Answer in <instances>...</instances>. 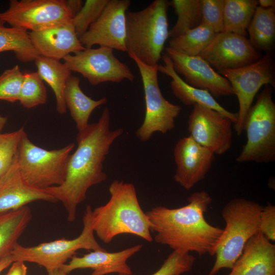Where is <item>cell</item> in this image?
Instances as JSON below:
<instances>
[{
  "label": "cell",
  "instance_id": "1",
  "mask_svg": "<svg viewBox=\"0 0 275 275\" xmlns=\"http://www.w3.org/2000/svg\"><path fill=\"white\" fill-rule=\"evenodd\" d=\"M109 109L105 107L97 122L78 131L77 147L70 154L64 181L45 189L62 202L67 221L76 219L78 205L85 200L88 189L105 181L103 163L114 142L123 132L122 128L110 129Z\"/></svg>",
  "mask_w": 275,
  "mask_h": 275
},
{
  "label": "cell",
  "instance_id": "2",
  "mask_svg": "<svg viewBox=\"0 0 275 275\" xmlns=\"http://www.w3.org/2000/svg\"><path fill=\"white\" fill-rule=\"evenodd\" d=\"M187 201L181 207L158 206L146 212L154 240L173 251L214 256L224 230L205 218L212 199L208 193L200 191L193 193Z\"/></svg>",
  "mask_w": 275,
  "mask_h": 275
},
{
  "label": "cell",
  "instance_id": "3",
  "mask_svg": "<svg viewBox=\"0 0 275 275\" xmlns=\"http://www.w3.org/2000/svg\"><path fill=\"white\" fill-rule=\"evenodd\" d=\"M108 191V201L92 211V226L97 237L106 244L123 234L152 241L151 224L140 205L134 185L115 180L109 185Z\"/></svg>",
  "mask_w": 275,
  "mask_h": 275
},
{
  "label": "cell",
  "instance_id": "4",
  "mask_svg": "<svg viewBox=\"0 0 275 275\" xmlns=\"http://www.w3.org/2000/svg\"><path fill=\"white\" fill-rule=\"evenodd\" d=\"M169 6L168 1L155 0L142 10L126 12V52L148 66L158 65L169 38Z\"/></svg>",
  "mask_w": 275,
  "mask_h": 275
},
{
  "label": "cell",
  "instance_id": "5",
  "mask_svg": "<svg viewBox=\"0 0 275 275\" xmlns=\"http://www.w3.org/2000/svg\"><path fill=\"white\" fill-rule=\"evenodd\" d=\"M263 207L244 198H235L223 208L226 227L215 251V261L207 275H216L223 268L232 269L249 240L260 231Z\"/></svg>",
  "mask_w": 275,
  "mask_h": 275
},
{
  "label": "cell",
  "instance_id": "6",
  "mask_svg": "<svg viewBox=\"0 0 275 275\" xmlns=\"http://www.w3.org/2000/svg\"><path fill=\"white\" fill-rule=\"evenodd\" d=\"M274 89L265 85L250 108L243 130L247 141L236 160L239 162L268 163L275 160V104Z\"/></svg>",
  "mask_w": 275,
  "mask_h": 275
},
{
  "label": "cell",
  "instance_id": "7",
  "mask_svg": "<svg viewBox=\"0 0 275 275\" xmlns=\"http://www.w3.org/2000/svg\"><path fill=\"white\" fill-rule=\"evenodd\" d=\"M74 147L71 143L61 149L46 150L33 144L25 132L15 157L22 178L40 189L61 185L65 179L69 157Z\"/></svg>",
  "mask_w": 275,
  "mask_h": 275
},
{
  "label": "cell",
  "instance_id": "8",
  "mask_svg": "<svg viewBox=\"0 0 275 275\" xmlns=\"http://www.w3.org/2000/svg\"><path fill=\"white\" fill-rule=\"evenodd\" d=\"M92 208L87 205L82 218L81 233L72 239H59L33 246L17 243L11 252L13 262L21 261L43 266L47 273L59 269L79 250H103L97 241L91 222Z\"/></svg>",
  "mask_w": 275,
  "mask_h": 275
},
{
  "label": "cell",
  "instance_id": "9",
  "mask_svg": "<svg viewBox=\"0 0 275 275\" xmlns=\"http://www.w3.org/2000/svg\"><path fill=\"white\" fill-rule=\"evenodd\" d=\"M128 55L137 65L143 85L145 115L136 135L141 141L145 142L156 132L166 133L173 129L181 107L170 102L162 95L158 80V65L148 66L133 55Z\"/></svg>",
  "mask_w": 275,
  "mask_h": 275
},
{
  "label": "cell",
  "instance_id": "10",
  "mask_svg": "<svg viewBox=\"0 0 275 275\" xmlns=\"http://www.w3.org/2000/svg\"><path fill=\"white\" fill-rule=\"evenodd\" d=\"M74 15L65 0H11L0 20L12 27L39 31L71 22Z\"/></svg>",
  "mask_w": 275,
  "mask_h": 275
},
{
  "label": "cell",
  "instance_id": "11",
  "mask_svg": "<svg viewBox=\"0 0 275 275\" xmlns=\"http://www.w3.org/2000/svg\"><path fill=\"white\" fill-rule=\"evenodd\" d=\"M275 66L273 52L266 54L257 62L237 69L218 72L230 82L234 95L238 99L239 111L234 125L236 133L243 131L247 114L257 93L263 86L269 85L274 88Z\"/></svg>",
  "mask_w": 275,
  "mask_h": 275
},
{
  "label": "cell",
  "instance_id": "12",
  "mask_svg": "<svg viewBox=\"0 0 275 275\" xmlns=\"http://www.w3.org/2000/svg\"><path fill=\"white\" fill-rule=\"evenodd\" d=\"M63 60L71 72L80 73L93 86L104 82L118 83L125 79L132 82L135 78L129 67L116 57L111 48H85Z\"/></svg>",
  "mask_w": 275,
  "mask_h": 275
},
{
  "label": "cell",
  "instance_id": "13",
  "mask_svg": "<svg viewBox=\"0 0 275 275\" xmlns=\"http://www.w3.org/2000/svg\"><path fill=\"white\" fill-rule=\"evenodd\" d=\"M233 122L227 117L212 109L195 105L188 120V131L196 142L221 155L231 148Z\"/></svg>",
  "mask_w": 275,
  "mask_h": 275
},
{
  "label": "cell",
  "instance_id": "14",
  "mask_svg": "<svg viewBox=\"0 0 275 275\" xmlns=\"http://www.w3.org/2000/svg\"><path fill=\"white\" fill-rule=\"evenodd\" d=\"M129 0H108L99 17L79 38L85 48L93 45L126 52V14Z\"/></svg>",
  "mask_w": 275,
  "mask_h": 275
},
{
  "label": "cell",
  "instance_id": "15",
  "mask_svg": "<svg viewBox=\"0 0 275 275\" xmlns=\"http://www.w3.org/2000/svg\"><path fill=\"white\" fill-rule=\"evenodd\" d=\"M200 56L218 72L243 67L262 57L246 37L226 32L216 34Z\"/></svg>",
  "mask_w": 275,
  "mask_h": 275
},
{
  "label": "cell",
  "instance_id": "16",
  "mask_svg": "<svg viewBox=\"0 0 275 275\" xmlns=\"http://www.w3.org/2000/svg\"><path fill=\"white\" fill-rule=\"evenodd\" d=\"M166 53L171 59L176 72L182 75L184 81L189 85L207 90L217 98L234 95L229 80L201 56H188L169 47H166Z\"/></svg>",
  "mask_w": 275,
  "mask_h": 275
},
{
  "label": "cell",
  "instance_id": "17",
  "mask_svg": "<svg viewBox=\"0 0 275 275\" xmlns=\"http://www.w3.org/2000/svg\"><path fill=\"white\" fill-rule=\"evenodd\" d=\"M174 157L177 166L174 180L188 190L205 179L211 168L214 154L188 136L177 142Z\"/></svg>",
  "mask_w": 275,
  "mask_h": 275
},
{
  "label": "cell",
  "instance_id": "18",
  "mask_svg": "<svg viewBox=\"0 0 275 275\" xmlns=\"http://www.w3.org/2000/svg\"><path fill=\"white\" fill-rule=\"evenodd\" d=\"M142 247V244H139L115 252H108L105 250L92 251L82 257L73 256L68 264H64L60 269L66 274L75 269L91 268L93 271L90 275L113 273L131 275L133 272L127 261Z\"/></svg>",
  "mask_w": 275,
  "mask_h": 275
},
{
  "label": "cell",
  "instance_id": "19",
  "mask_svg": "<svg viewBox=\"0 0 275 275\" xmlns=\"http://www.w3.org/2000/svg\"><path fill=\"white\" fill-rule=\"evenodd\" d=\"M38 200L58 202L45 189L34 187L23 180L15 158L9 170L0 177V214L19 209Z\"/></svg>",
  "mask_w": 275,
  "mask_h": 275
},
{
  "label": "cell",
  "instance_id": "20",
  "mask_svg": "<svg viewBox=\"0 0 275 275\" xmlns=\"http://www.w3.org/2000/svg\"><path fill=\"white\" fill-rule=\"evenodd\" d=\"M29 34L39 54L47 58L60 60L85 49L71 22Z\"/></svg>",
  "mask_w": 275,
  "mask_h": 275
},
{
  "label": "cell",
  "instance_id": "21",
  "mask_svg": "<svg viewBox=\"0 0 275 275\" xmlns=\"http://www.w3.org/2000/svg\"><path fill=\"white\" fill-rule=\"evenodd\" d=\"M228 275H275V245L259 231L246 242Z\"/></svg>",
  "mask_w": 275,
  "mask_h": 275
},
{
  "label": "cell",
  "instance_id": "22",
  "mask_svg": "<svg viewBox=\"0 0 275 275\" xmlns=\"http://www.w3.org/2000/svg\"><path fill=\"white\" fill-rule=\"evenodd\" d=\"M161 59L164 65H158V71L172 78L170 87L173 94L185 105H200L216 111L232 120L235 124L238 114L227 110L217 102L214 97L206 90L193 87L187 83L174 69L170 58L163 53Z\"/></svg>",
  "mask_w": 275,
  "mask_h": 275
},
{
  "label": "cell",
  "instance_id": "23",
  "mask_svg": "<svg viewBox=\"0 0 275 275\" xmlns=\"http://www.w3.org/2000/svg\"><path fill=\"white\" fill-rule=\"evenodd\" d=\"M80 79L71 74L67 79L64 93L66 107L70 111L78 131L86 129L93 111L107 102L106 97L94 100L86 95L81 90Z\"/></svg>",
  "mask_w": 275,
  "mask_h": 275
},
{
  "label": "cell",
  "instance_id": "24",
  "mask_svg": "<svg viewBox=\"0 0 275 275\" xmlns=\"http://www.w3.org/2000/svg\"><path fill=\"white\" fill-rule=\"evenodd\" d=\"M37 73L43 80L52 89L57 102L59 114L66 112L64 93L67 79L71 71L66 65L60 60L39 56L35 60Z\"/></svg>",
  "mask_w": 275,
  "mask_h": 275
},
{
  "label": "cell",
  "instance_id": "25",
  "mask_svg": "<svg viewBox=\"0 0 275 275\" xmlns=\"http://www.w3.org/2000/svg\"><path fill=\"white\" fill-rule=\"evenodd\" d=\"M32 217L27 206L0 214V260L11 253Z\"/></svg>",
  "mask_w": 275,
  "mask_h": 275
},
{
  "label": "cell",
  "instance_id": "26",
  "mask_svg": "<svg viewBox=\"0 0 275 275\" xmlns=\"http://www.w3.org/2000/svg\"><path fill=\"white\" fill-rule=\"evenodd\" d=\"M247 31L254 48L260 52H272L275 40V8L258 6Z\"/></svg>",
  "mask_w": 275,
  "mask_h": 275
},
{
  "label": "cell",
  "instance_id": "27",
  "mask_svg": "<svg viewBox=\"0 0 275 275\" xmlns=\"http://www.w3.org/2000/svg\"><path fill=\"white\" fill-rule=\"evenodd\" d=\"M258 6L257 0H224L223 32L246 37Z\"/></svg>",
  "mask_w": 275,
  "mask_h": 275
},
{
  "label": "cell",
  "instance_id": "28",
  "mask_svg": "<svg viewBox=\"0 0 275 275\" xmlns=\"http://www.w3.org/2000/svg\"><path fill=\"white\" fill-rule=\"evenodd\" d=\"M4 51H13L17 59L24 63L35 61L40 56L26 31L7 27L0 20V52Z\"/></svg>",
  "mask_w": 275,
  "mask_h": 275
},
{
  "label": "cell",
  "instance_id": "29",
  "mask_svg": "<svg viewBox=\"0 0 275 275\" xmlns=\"http://www.w3.org/2000/svg\"><path fill=\"white\" fill-rule=\"evenodd\" d=\"M215 34L209 26L201 24L177 37L171 38L169 47L188 56H198L210 43Z\"/></svg>",
  "mask_w": 275,
  "mask_h": 275
},
{
  "label": "cell",
  "instance_id": "30",
  "mask_svg": "<svg viewBox=\"0 0 275 275\" xmlns=\"http://www.w3.org/2000/svg\"><path fill=\"white\" fill-rule=\"evenodd\" d=\"M170 4L175 10L177 19L169 31V37H177L202 24L201 0H173Z\"/></svg>",
  "mask_w": 275,
  "mask_h": 275
},
{
  "label": "cell",
  "instance_id": "31",
  "mask_svg": "<svg viewBox=\"0 0 275 275\" xmlns=\"http://www.w3.org/2000/svg\"><path fill=\"white\" fill-rule=\"evenodd\" d=\"M18 101L26 108L44 104L47 101V91L43 80L37 72H25Z\"/></svg>",
  "mask_w": 275,
  "mask_h": 275
},
{
  "label": "cell",
  "instance_id": "32",
  "mask_svg": "<svg viewBox=\"0 0 275 275\" xmlns=\"http://www.w3.org/2000/svg\"><path fill=\"white\" fill-rule=\"evenodd\" d=\"M108 0H87L72 19L77 36L79 38L99 17Z\"/></svg>",
  "mask_w": 275,
  "mask_h": 275
},
{
  "label": "cell",
  "instance_id": "33",
  "mask_svg": "<svg viewBox=\"0 0 275 275\" xmlns=\"http://www.w3.org/2000/svg\"><path fill=\"white\" fill-rule=\"evenodd\" d=\"M25 132L23 127H21L13 132L0 133V177L9 170L14 162Z\"/></svg>",
  "mask_w": 275,
  "mask_h": 275
},
{
  "label": "cell",
  "instance_id": "34",
  "mask_svg": "<svg viewBox=\"0 0 275 275\" xmlns=\"http://www.w3.org/2000/svg\"><path fill=\"white\" fill-rule=\"evenodd\" d=\"M23 78L18 65L4 71L0 76V100L10 102L18 101Z\"/></svg>",
  "mask_w": 275,
  "mask_h": 275
},
{
  "label": "cell",
  "instance_id": "35",
  "mask_svg": "<svg viewBox=\"0 0 275 275\" xmlns=\"http://www.w3.org/2000/svg\"><path fill=\"white\" fill-rule=\"evenodd\" d=\"M195 260L189 253L173 251L160 268L151 275H180L190 271Z\"/></svg>",
  "mask_w": 275,
  "mask_h": 275
},
{
  "label": "cell",
  "instance_id": "36",
  "mask_svg": "<svg viewBox=\"0 0 275 275\" xmlns=\"http://www.w3.org/2000/svg\"><path fill=\"white\" fill-rule=\"evenodd\" d=\"M202 24L215 34L223 32L224 0H201Z\"/></svg>",
  "mask_w": 275,
  "mask_h": 275
},
{
  "label": "cell",
  "instance_id": "37",
  "mask_svg": "<svg viewBox=\"0 0 275 275\" xmlns=\"http://www.w3.org/2000/svg\"><path fill=\"white\" fill-rule=\"evenodd\" d=\"M260 231L270 241H275V206L270 203L261 210Z\"/></svg>",
  "mask_w": 275,
  "mask_h": 275
},
{
  "label": "cell",
  "instance_id": "38",
  "mask_svg": "<svg viewBox=\"0 0 275 275\" xmlns=\"http://www.w3.org/2000/svg\"><path fill=\"white\" fill-rule=\"evenodd\" d=\"M6 275H27L28 267L25 262L21 261L13 262Z\"/></svg>",
  "mask_w": 275,
  "mask_h": 275
},
{
  "label": "cell",
  "instance_id": "39",
  "mask_svg": "<svg viewBox=\"0 0 275 275\" xmlns=\"http://www.w3.org/2000/svg\"><path fill=\"white\" fill-rule=\"evenodd\" d=\"M66 3L74 16L79 11L83 4L80 0H67Z\"/></svg>",
  "mask_w": 275,
  "mask_h": 275
},
{
  "label": "cell",
  "instance_id": "40",
  "mask_svg": "<svg viewBox=\"0 0 275 275\" xmlns=\"http://www.w3.org/2000/svg\"><path fill=\"white\" fill-rule=\"evenodd\" d=\"M13 262L11 254H8L0 260V273L8 267Z\"/></svg>",
  "mask_w": 275,
  "mask_h": 275
},
{
  "label": "cell",
  "instance_id": "41",
  "mask_svg": "<svg viewBox=\"0 0 275 275\" xmlns=\"http://www.w3.org/2000/svg\"><path fill=\"white\" fill-rule=\"evenodd\" d=\"M258 6L263 8H275L274 0H259Z\"/></svg>",
  "mask_w": 275,
  "mask_h": 275
},
{
  "label": "cell",
  "instance_id": "42",
  "mask_svg": "<svg viewBox=\"0 0 275 275\" xmlns=\"http://www.w3.org/2000/svg\"><path fill=\"white\" fill-rule=\"evenodd\" d=\"M7 122V118L0 115V133Z\"/></svg>",
  "mask_w": 275,
  "mask_h": 275
},
{
  "label": "cell",
  "instance_id": "43",
  "mask_svg": "<svg viewBox=\"0 0 275 275\" xmlns=\"http://www.w3.org/2000/svg\"><path fill=\"white\" fill-rule=\"evenodd\" d=\"M47 275H67L62 272L60 269L54 270L53 271L48 272Z\"/></svg>",
  "mask_w": 275,
  "mask_h": 275
},
{
  "label": "cell",
  "instance_id": "44",
  "mask_svg": "<svg viewBox=\"0 0 275 275\" xmlns=\"http://www.w3.org/2000/svg\"><path fill=\"white\" fill-rule=\"evenodd\" d=\"M67 275H68V274H67ZM118 275H127V274H119Z\"/></svg>",
  "mask_w": 275,
  "mask_h": 275
}]
</instances>
